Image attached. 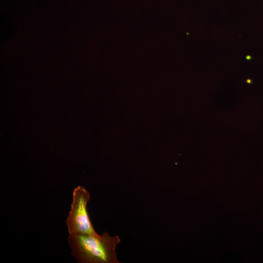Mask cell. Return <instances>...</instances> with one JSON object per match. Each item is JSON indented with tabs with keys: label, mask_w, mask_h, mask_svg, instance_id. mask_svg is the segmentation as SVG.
<instances>
[{
	"label": "cell",
	"mask_w": 263,
	"mask_h": 263,
	"mask_svg": "<svg viewBox=\"0 0 263 263\" xmlns=\"http://www.w3.org/2000/svg\"><path fill=\"white\" fill-rule=\"evenodd\" d=\"M90 200V193L84 187L79 186L74 189L71 209L65 221L69 234H98L93 227L87 210Z\"/></svg>",
	"instance_id": "cell-2"
},
{
	"label": "cell",
	"mask_w": 263,
	"mask_h": 263,
	"mask_svg": "<svg viewBox=\"0 0 263 263\" xmlns=\"http://www.w3.org/2000/svg\"><path fill=\"white\" fill-rule=\"evenodd\" d=\"M118 235L69 234L68 242L71 255L79 263H119L115 248L120 242Z\"/></svg>",
	"instance_id": "cell-1"
}]
</instances>
